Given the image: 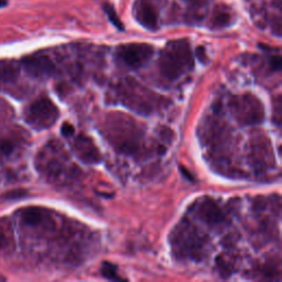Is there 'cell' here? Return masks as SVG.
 I'll return each mask as SVG.
<instances>
[{
  "mask_svg": "<svg viewBox=\"0 0 282 282\" xmlns=\"http://www.w3.org/2000/svg\"><path fill=\"white\" fill-rule=\"evenodd\" d=\"M103 134L118 151L132 154L139 151L143 132L134 119L125 114H110L104 122Z\"/></svg>",
  "mask_w": 282,
  "mask_h": 282,
  "instance_id": "cell-1",
  "label": "cell"
},
{
  "mask_svg": "<svg viewBox=\"0 0 282 282\" xmlns=\"http://www.w3.org/2000/svg\"><path fill=\"white\" fill-rule=\"evenodd\" d=\"M194 56L188 40H173L166 43L159 59V70L164 78L174 81L191 72Z\"/></svg>",
  "mask_w": 282,
  "mask_h": 282,
  "instance_id": "cell-2",
  "label": "cell"
},
{
  "mask_svg": "<svg viewBox=\"0 0 282 282\" xmlns=\"http://www.w3.org/2000/svg\"><path fill=\"white\" fill-rule=\"evenodd\" d=\"M207 237L196 226L184 219L172 233L171 245L178 258L202 259L205 253Z\"/></svg>",
  "mask_w": 282,
  "mask_h": 282,
  "instance_id": "cell-3",
  "label": "cell"
},
{
  "mask_svg": "<svg viewBox=\"0 0 282 282\" xmlns=\"http://www.w3.org/2000/svg\"><path fill=\"white\" fill-rule=\"evenodd\" d=\"M119 98L128 107L140 113H151L158 107L159 98L151 91L145 90L135 81H127L118 88Z\"/></svg>",
  "mask_w": 282,
  "mask_h": 282,
  "instance_id": "cell-4",
  "label": "cell"
},
{
  "mask_svg": "<svg viewBox=\"0 0 282 282\" xmlns=\"http://www.w3.org/2000/svg\"><path fill=\"white\" fill-rule=\"evenodd\" d=\"M60 112L55 104L46 96L39 97L26 106L24 112L25 122L37 130L47 129L59 119Z\"/></svg>",
  "mask_w": 282,
  "mask_h": 282,
  "instance_id": "cell-5",
  "label": "cell"
},
{
  "mask_svg": "<svg viewBox=\"0 0 282 282\" xmlns=\"http://www.w3.org/2000/svg\"><path fill=\"white\" fill-rule=\"evenodd\" d=\"M229 109L233 116L241 125H254L263 120L264 109L257 97L244 94L233 97L229 103Z\"/></svg>",
  "mask_w": 282,
  "mask_h": 282,
  "instance_id": "cell-6",
  "label": "cell"
},
{
  "mask_svg": "<svg viewBox=\"0 0 282 282\" xmlns=\"http://www.w3.org/2000/svg\"><path fill=\"white\" fill-rule=\"evenodd\" d=\"M154 48L147 43H129L118 47L116 59L126 68L137 70L142 68L153 56Z\"/></svg>",
  "mask_w": 282,
  "mask_h": 282,
  "instance_id": "cell-7",
  "label": "cell"
},
{
  "mask_svg": "<svg viewBox=\"0 0 282 282\" xmlns=\"http://www.w3.org/2000/svg\"><path fill=\"white\" fill-rule=\"evenodd\" d=\"M17 215L22 227L33 231H50L54 225L50 212L41 207H25L18 212Z\"/></svg>",
  "mask_w": 282,
  "mask_h": 282,
  "instance_id": "cell-8",
  "label": "cell"
},
{
  "mask_svg": "<svg viewBox=\"0 0 282 282\" xmlns=\"http://www.w3.org/2000/svg\"><path fill=\"white\" fill-rule=\"evenodd\" d=\"M21 68L29 76L38 79H44L53 76L56 73L55 64L51 57L46 54H32L22 59Z\"/></svg>",
  "mask_w": 282,
  "mask_h": 282,
  "instance_id": "cell-9",
  "label": "cell"
},
{
  "mask_svg": "<svg viewBox=\"0 0 282 282\" xmlns=\"http://www.w3.org/2000/svg\"><path fill=\"white\" fill-rule=\"evenodd\" d=\"M20 70L21 65L16 61H0V91L15 96L20 95Z\"/></svg>",
  "mask_w": 282,
  "mask_h": 282,
  "instance_id": "cell-10",
  "label": "cell"
},
{
  "mask_svg": "<svg viewBox=\"0 0 282 282\" xmlns=\"http://www.w3.org/2000/svg\"><path fill=\"white\" fill-rule=\"evenodd\" d=\"M194 213L198 218L212 227H219L226 222L220 207L209 197L202 198L200 203L195 204Z\"/></svg>",
  "mask_w": 282,
  "mask_h": 282,
  "instance_id": "cell-11",
  "label": "cell"
},
{
  "mask_svg": "<svg viewBox=\"0 0 282 282\" xmlns=\"http://www.w3.org/2000/svg\"><path fill=\"white\" fill-rule=\"evenodd\" d=\"M137 21L143 28L154 31L159 26V10L151 0H138L134 8Z\"/></svg>",
  "mask_w": 282,
  "mask_h": 282,
  "instance_id": "cell-12",
  "label": "cell"
},
{
  "mask_svg": "<svg viewBox=\"0 0 282 282\" xmlns=\"http://www.w3.org/2000/svg\"><path fill=\"white\" fill-rule=\"evenodd\" d=\"M20 136L15 131H0V164L9 160L21 144Z\"/></svg>",
  "mask_w": 282,
  "mask_h": 282,
  "instance_id": "cell-13",
  "label": "cell"
},
{
  "mask_svg": "<svg viewBox=\"0 0 282 282\" xmlns=\"http://www.w3.org/2000/svg\"><path fill=\"white\" fill-rule=\"evenodd\" d=\"M74 150L83 161L87 163H96L100 160V153L94 142L85 136H78L75 139Z\"/></svg>",
  "mask_w": 282,
  "mask_h": 282,
  "instance_id": "cell-14",
  "label": "cell"
},
{
  "mask_svg": "<svg viewBox=\"0 0 282 282\" xmlns=\"http://www.w3.org/2000/svg\"><path fill=\"white\" fill-rule=\"evenodd\" d=\"M12 223L8 218L0 219V255H9L15 249Z\"/></svg>",
  "mask_w": 282,
  "mask_h": 282,
  "instance_id": "cell-15",
  "label": "cell"
},
{
  "mask_svg": "<svg viewBox=\"0 0 282 282\" xmlns=\"http://www.w3.org/2000/svg\"><path fill=\"white\" fill-rule=\"evenodd\" d=\"M233 21V13L229 10V8L224 6H217L213 11V16H212L211 19V24L212 28L214 29H219V28H225V26H228L232 24Z\"/></svg>",
  "mask_w": 282,
  "mask_h": 282,
  "instance_id": "cell-16",
  "label": "cell"
},
{
  "mask_svg": "<svg viewBox=\"0 0 282 282\" xmlns=\"http://www.w3.org/2000/svg\"><path fill=\"white\" fill-rule=\"evenodd\" d=\"M103 8H104V11L106 12V15H107V17H108V19L110 20V22H112V24L116 26L119 31L125 30V26H123L122 22L118 18L117 12H116V10H115V8L112 6V4L104 3Z\"/></svg>",
  "mask_w": 282,
  "mask_h": 282,
  "instance_id": "cell-17",
  "label": "cell"
},
{
  "mask_svg": "<svg viewBox=\"0 0 282 282\" xmlns=\"http://www.w3.org/2000/svg\"><path fill=\"white\" fill-rule=\"evenodd\" d=\"M101 275L109 280H122L117 272V268L115 264L110 262H104L101 267Z\"/></svg>",
  "mask_w": 282,
  "mask_h": 282,
  "instance_id": "cell-18",
  "label": "cell"
},
{
  "mask_svg": "<svg viewBox=\"0 0 282 282\" xmlns=\"http://www.w3.org/2000/svg\"><path fill=\"white\" fill-rule=\"evenodd\" d=\"M25 196H26V191L21 188H18V189H12V191L4 193L1 196V198L4 201H15V200H20V198H24Z\"/></svg>",
  "mask_w": 282,
  "mask_h": 282,
  "instance_id": "cell-19",
  "label": "cell"
},
{
  "mask_svg": "<svg viewBox=\"0 0 282 282\" xmlns=\"http://www.w3.org/2000/svg\"><path fill=\"white\" fill-rule=\"evenodd\" d=\"M62 134H63L65 137H70L74 134V127L70 123H64L62 126Z\"/></svg>",
  "mask_w": 282,
  "mask_h": 282,
  "instance_id": "cell-20",
  "label": "cell"
},
{
  "mask_svg": "<svg viewBox=\"0 0 282 282\" xmlns=\"http://www.w3.org/2000/svg\"><path fill=\"white\" fill-rule=\"evenodd\" d=\"M196 54L198 56V59H200L202 62L206 60V53H205V48L204 47H198L197 50H196Z\"/></svg>",
  "mask_w": 282,
  "mask_h": 282,
  "instance_id": "cell-21",
  "label": "cell"
},
{
  "mask_svg": "<svg viewBox=\"0 0 282 282\" xmlns=\"http://www.w3.org/2000/svg\"><path fill=\"white\" fill-rule=\"evenodd\" d=\"M7 0H0V8L7 6Z\"/></svg>",
  "mask_w": 282,
  "mask_h": 282,
  "instance_id": "cell-22",
  "label": "cell"
},
{
  "mask_svg": "<svg viewBox=\"0 0 282 282\" xmlns=\"http://www.w3.org/2000/svg\"><path fill=\"white\" fill-rule=\"evenodd\" d=\"M0 280H3V277H1V276H0Z\"/></svg>",
  "mask_w": 282,
  "mask_h": 282,
  "instance_id": "cell-23",
  "label": "cell"
}]
</instances>
